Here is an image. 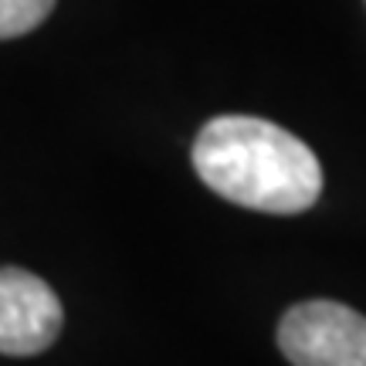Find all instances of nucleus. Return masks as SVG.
<instances>
[{
  "instance_id": "nucleus-4",
  "label": "nucleus",
  "mask_w": 366,
  "mask_h": 366,
  "mask_svg": "<svg viewBox=\"0 0 366 366\" xmlns=\"http://www.w3.org/2000/svg\"><path fill=\"white\" fill-rule=\"evenodd\" d=\"M54 0H0V41L21 38L51 14Z\"/></svg>"
},
{
  "instance_id": "nucleus-1",
  "label": "nucleus",
  "mask_w": 366,
  "mask_h": 366,
  "mask_svg": "<svg viewBox=\"0 0 366 366\" xmlns=\"http://www.w3.org/2000/svg\"><path fill=\"white\" fill-rule=\"evenodd\" d=\"M194 170L224 200L264 214H302L322 194L312 149L254 116L210 119L194 143Z\"/></svg>"
},
{
  "instance_id": "nucleus-2",
  "label": "nucleus",
  "mask_w": 366,
  "mask_h": 366,
  "mask_svg": "<svg viewBox=\"0 0 366 366\" xmlns=\"http://www.w3.org/2000/svg\"><path fill=\"white\" fill-rule=\"evenodd\" d=\"M292 366H366V319L340 302H302L278 322Z\"/></svg>"
},
{
  "instance_id": "nucleus-3",
  "label": "nucleus",
  "mask_w": 366,
  "mask_h": 366,
  "mask_svg": "<svg viewBox=\"0 0 366 366\" xmlns=\"http://www.w3.org/2000/svg\"><path fill=\"white\" fill-rule=\"evenodd\" d=\"M61 302L38 274L0 268V353L34 356L61 332Z\"/></svg>"
}]
</instances>
